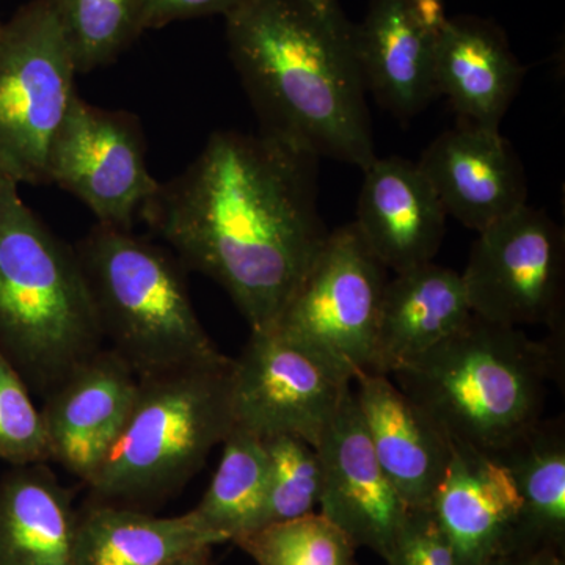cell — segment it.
Masks as SVG:
<instances>
[{
    "label": "cell",
    "mask_w": 565,
    "mask_h": 565,
    "mask_svg": "<svg viewBox=\"0 0 565 565\" xmlns=\"http://www.w3.org/2000/svg\"><path fill=\"white\" fill-rule=\"evenodd\" d=\"M318 162L263 131H217L159 182L139 221L185 269L221 285L250 332L267 330L329 236Z\"/></svg>",
    "instance_id": "cell-1"
},
{
    "label": "cell",
    "mask_w": 565,
    "mask_h": 565,
    "mask_svg": "<svg viewBox=\"0 0 565 565\" xmlns=\"http://www.w3.org/2000/svg\"><path fill=\"white\" fill-rule=\"evenodd\" d=\"M225 31L259 131L318 161L363 170L377 158L355 25L338 0H244Z\"/></svg>",
    "instance_id": "cell-2"
},
{
    "label": "cell",
    "mask_w": 565,
    "mask_h": 565,
    "mask_svg": "<svg viewBox=\"0 0 565 565\" xmlns=\"http://www.w3.org/2000/svg\"><path fill=\"white\" fill-rule=\"evenodd\" d=\"M563 370L564 337L534 341L473 315L392 375L449 440L494 455L541 422Z\"/></svg>",
    "instance_id": "cell-3"
},
{
    "label": "cell",
    "mask_w": 565,
    "mask_h": 565,
    "mask_svg": "<svg viewBox=\"0 0 565 565\" xmlns=\"http://www.w3.org/2000/svg\"><path fill=\"white\" fill-rule=\"evenodd\" d=\"M103 348L73 245L0 173V352L46 397Z\"/></svg>",
    "instance_id": "cell-4"
},
{
    "label": "cell",
    "mask_w": 565,
    "mask_h": 565,
    "mask_svg": "<svg viewBox=\"0 0 565 565\" xmlns=\"http://www.w3.org/2000/svg\"><path fill=\"white\" fill-rule=\"evenodd\" d=\"M73 247L104 345L137 377L230 359L200 321L185 267L169 248L103 223Z\"/></svg>",
    "instance_id": "cell-5"
},
{
    "label": "cell",
    "mask_w": 565,
    "mask_h": 565,
    "mask_svg": "<svg viewBox=\"0 0 565 565\" xmlns=\"http://www.w3.org/2000/svg\"><path fill=\"white\" fill-rule=\"evenodd\" d=\"M232 364L140 377L120 437L85 484L93 501L139 508L188 484L233 430Z\"/></svg>",
    "instance_id": "cell-6"
},
{
    "label": "cell",
    "mask_w": 565,
    "mask_h": 565,
    "mask_svg": "<svg viewBox=\"0 0 565 565\" xmlns=\"http://www.w3.org/2000/svg\"><path fill=\"white\" fill-rule=\"evenodd\" d=\"M386 270L353 222L340 226L267 330L352 384L373 370Z\"/></svg>",
    "instance_id": "cell-7"
},
{
    "label": "cell",
    "mask_w": 565,
    "mask_h": 565,
    "mask_svg": "<svg viewBox=\"0 0 565 565\" xmlns=\"http://www.w3.org/2000/svg\"><path fill=\"white\" fill-rule=\"evenodd\" d=\"M79 76L50 0H29L0 21V173L47 185L46 158Z\"/></svg>",
    "instance_id": "cell-8"
},
{
    "label": "cell",
    "mask_w": 565,
    "mask_h": 565,
    "mask_svg": "<svg viewBox=\"0 0 565 565\" xmlns=\"http://www.w3.org/2000/svg\"><path fill=\"white\" fill-rule=\"evenodd\" d=\"M462 278L479 318L564 337L565 236L544 211L525 204L479 232Z\"/></svg>",
    "instance_id": "cell-9"
},
{
    "label": "cell",
    "mask_w": 565,
    "mask_h": 565,
    "mask_svg": "<svg viewBox=\"0 0 565 565\" xmlns=\"http://www.w3.org/2000/svg\"><path fill=\"white\" fill-rule=\"evenodd\" d=\"M46 181L84 203L96 223L122 230H134L159 188L148 169L139 118L93 106L79 95L52 137Z\"/></svg>",
    "instance_id": "cell-10"
},
{
    "label": "cell",
    "mask_w": 565,
    "mask_h": 565,
    "mask_svg": "<svg viewBox=\"0 0 565 565\" xmlns=\"http://www.w3.org/2000/svg\"><path fill=\"white\" fill-rule=\"evenodd\" d=\"M349 385L273 330H255L233 359L234 426L263 438L296 435L316 448Z\"/></svg>",
    "instance_id": "cell-11"
},
{
    "label": "cell",
    "mask_w": 565,
    "mask_h": 565,
    "mask_svg": "<svg viewBox=\"0 0 565 565\" xmlns=\"http://www.w3.org/2000/svg\"><path fill=\"white\" fill-rule=\"evenodd\" d=\"M322 463V514L356 548L388 559L411 509L375 457L352 385L344 390L318 446Z\"/></svg>",
    "instance_id": "cell-12"
},
{
    "label": "cell",
    "mask_w": 565,
    "mask_h": 565,
    "mask_svg": "<svg viewBox=\"0 0 565 565\" xmlns=\"http://www.w3.org/2000/svg\"><path fill=\"white\" fill-rule=\"evenodd\" d=\"M137 388L139 377L106 345L74 367L41 408L51 462L87 484L120 437Z\"/></svg>",
    "instance_id": "cell-13"
},
{
    "label": "cell",
    "mask_w": 565,
    "mask_h": 565,
    "mask_svg": "<svg viewBox=\"0 0 565 565\" xmlns=\"http://www.w3.org/2000/svg\"><path fill=\"white\" fill-rule=\"evenodd\" d=\"M430 512L463 565H489L522 548V501L500 460L451 441Z\"/></svg>",
    "instance_id": "cell-14"
},
{
    "label": "cell",
    "mask_w": 565,
    "mask_h": 565,
    "mask_svg": "<svg viewBox=\"0 0 565 565\" xmlns=\"http://www.w3.org/2000/svg\"><path fill=\"white\" fill-rule=\"evenodd\" d=\"M419 169L446 214L465 228L482 232L525 206V170L500 131L462 125L437 137Z\"/></svg>",
    "instance_id": "cell-15"
},
{
    "label": "cell",
    "mask_w": 565,
    "mask_h": 565,
    "mask_svg": "<svg viewBox=\"0 0 565 565\" xmlns=\"http://www.w3.org/2000/svg\"><path fill=\"white\" fill-rule=\"evenodd\" d=\"M363 174L353 225L375 258L393 273L434 262L448 214L418 163L375 158Z\"/></svg>",
    "instance_id": "cell-16"
},
{
    "label": "cell",
    "mask_w": 565,
    "mask_h": 565,
    "mask_svg": "<svg viewBox=\"0 0 565 565\" xmlns=\"http://www.w3.org/2000/svg\"><path fill=\"white\" fill-rule=\"evenodd\" d=\"M375 457L408 509H429L444 479L451 440L390 375L353 379Z\"/></svg>",
    "instance_id": "cell-17"
},
{
    "label": "cell",
    "mask_w": 565,
    "mask_h": 565,
    "mask_svg": "<svg viewBox=\"0 0 565 565\" xmlns=\"http://www.w3.org/2000/svg\"><path fill=\"white\" fill-rule=\"evenodd\" d=\"M438 33L407 0H371L362 24L355 25L364 87L399 120L416 117L437 98Z\"/></svg>",
    "instance_id": "cell-18"
},
{
    "label": "cell",
    "mask_w": 565,
    "mask_h": 565,
    "mask_svg": "<svg viewBox=\"0 0 565 565\" xmlns=\"http://www.w3.org/2000/svg\"><path fill=\"white\" fill-rule=\"evenodd\" d=\"M525 68L504 32L478 17L448 18L437 39L435 88L465 125L500 131Z\"/></svg>",
    "instance_id": "cell-19"
},
{
    "label": "cell",
    "mask_w": 565,
    "mask_h": 565,
    "mask_svg": "<svg viewBox=\"0 0 565 565\" xmlns=\"http://www.w3.org/2000/svg\"><path fill=\"white\" fill-rule=\"evenodd\" d=\"M473 316L462 274L434 262L394 273L385 286L371 373L392 375Z\"/></svg>",
    "instance_id": "cell-20"
},
{
    "label": "cell",
    "mask_w": 565,
    "mask_h": 565,
    "mask_svg": "<svg viewBox=\"0 0 565 565\" xmlns=\"http://www.w3.org/2000/svg\"><path fill=\"white\" fill-rule=\"evenodd\" d=\"M77 512L47 463L0 475V565H76Z\"/></svg>",
    "instance_id": "cell-21"
},
{
    "label": "cell",
    "mask_w": 565,
    "mask_h": 565,
    "mask_svg": "<svg viewBox=\"0 0 565 565\" xmlns=\"http://www.w3.org/2000/svg\"><path fill=\"white\" fill-rule=\"evenodd\" d=\"M223 544L191 514L156 516L93 501L77 512L76 565H170Z\"/></svg>",
    "instance_id": "cell-22"
},
{
    "label": "cell",
    "mask_w": 565,
    "mask_h": 565,
    "mask_svg": "<svg viewBox=\"0 0 565 565\" xmlns=\"http://www.w3.org/2000/svg\"><path fill=\"white\" fill-rule=\"evenodd\" d=\"M522 501V548L565 553V424L544 419L493 455Z\"/></svg>",
    "instance_id": "cell-23"
},
{
    "label": "cell",
    "mask_w": 565,
    "mask_h": 565,
    "mask_svg": "<svg viewBox=\"0 0 565 565\" xmlns=\"http://www.w3.org/2000/svg\"><path fill=\"white\" fill-rule=\"evenodd\" d=\"M267 490V452L263 437L233 427L222 444V457L210 487L191 514L225 542L252 533Z\"/></svg>",
    "instance_id": "cell-24"
},
{
    "label": "cell",
    "mask_w": 565,
    "mask_h": 565,
    "mask_svg": "<svg viewBox=\"0 0 565 565\" xmlns=\"http://www.w3.org/2000/svg\"><path fill=\"white\" fill-rule=\"evenodd\" d=\"M73 51L77 73L117 62L145 32L141 0H50Z\"/></svg>",
    "instance_id": "cell-25"
},
{
    "label": "cell",
    "mask_w": 565,
    "mask_h": 565,
    "mask_svg": "<svg viewBox=\"0 0 565 565\" xmlns=\"http://www.w3.org/2000/svg\"><path fill=\"white\" fill-rule=\"evenodd\" d=\"M267 490L253 531L313 514L322 494V463L316 448L291 434L264 437Z\"/></svg>",
    "instance_id": "cell-26"
},
{
    "label": "cell",
    "mask_w": 565,
    "mask_h": 565,
    "mask_svg": "<svg viewBox=\"0 0 565 565\" xmlns=\"http://www.w3.org/2000/svg\"><path fill=\"white\" fill-rule=\"evenodd\" d=\"M233 544L244 550L256 565H359L351 539L315 512L259 527Z\"/></svg>",
    "instance_id": "cell-27"
},
{
    "label": "cell",
    "mask_w": 565,
    "mask_h": 565,
    "mask_svg": "<svg viewBox=\"0 0 565 565\" xmlns=\"http://www.w3.org/2000/svg\"><path fill=\"white\" fill-rule=\"evenodd\" d=\"M31 392L17 366L0 352V462L9 467L51 462L43 414Z\"/></svg>",
    "instance_id": "cell-28"
},
{
    "label": "cell",
    "mask_w": 565,
    "mask_h": 565,
    "mask_svg": "<svg viewBox=\"0 0 565 565\" xmlns=\"http://www.w3.org/2000/svg\"><path fill=\"white\" fill-rule=\"evenodd\" d=\"M388 565H463L430 509H411L388 559Z\"/></svg>",
    "instance_id": "cell-29"
},
{
    "label": "cell",
    "mask_w": 565,
    "mask_h": 565,
    "mask_svg": "<svg viewBox=\"0 0 565 565\" xmlns=\"http://www.w3.org/2000/svg\"><path fill=\"white\" fill-rule=\"evenodd\" d=\"M244 0H141L145 31L166 28L177 21L232 13Z\"/></svg>",
    "instance_id": "cell-30"
},
{
    "label": "cell",
    "mask_w": 565,
    "mask_h": 565,
    "mask_svg": "<svg viewBox=\"0 0 565 565\" xmlns=\"http://www.w3.org/2000/svg\"><path fill=\"white\" fill-rule=\"evenodd\" d=\"M489 565H565V553L555 548L515 550Z\"/></svg>",
    "instance_id": "cell-31"
},
{
    "label": "cell",
    "mask_w": 565,
    "mask_h": 565,
    "mask_svg": "<svg viewBox=\"0 0 565 565\" xmlns=\"http://www.w3.org/2000/svg\"><path fill=\"white\" fill-rule=\"evenodd\" d=\"M211 550H202V552L191 553V555L181 557L170 565H212L210 561Z\"/></svg>",
    "instance_id": "cell-32"
}]
</instances>
